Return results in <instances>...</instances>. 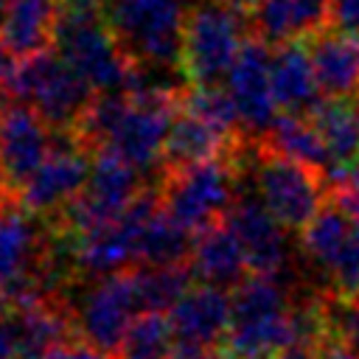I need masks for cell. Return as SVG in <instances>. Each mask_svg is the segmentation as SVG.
Returning a JSON list of instances; mask_svg holds the SVG:
<instances>
[{
	"mask_svg": "<svg viewBox=\"0 0 359 359\" xmlns=\"http://www.w3.org/2000/svg\"><path fill=\"white\" fill-rule=\"evenodd\" d=\"M230 331L224 351L236 359H278L294 345L289 297L275 275H247L233 292Z\"/></svg>",
	"mask_w": 359,
	"mask_h": 359,
	"instance_id": "6da1fadb",
	"label": "cell"
},
{
	"mask_svg": "<svg viewBox=\"0 0 359 359\" xmlns=\"http://www.w3.org/2000/svg\"><path fill=\"white\" fill-rule=\"evenodd\" d=\"M250 14L230 0H202L185 14L182 76L188 84H224L244 39Z\"/></svg>",
	"mask_w": 359,
	"mask_h": 359,
	"instance_id": "7a4b0ae2",
	"label": "cell"
},
{
	"mask_svg": "<svg viewBox=\"0 0 359 359\" xmlns=\"http://www.w3.org/2000/svg\"><path fill=\"white\" fill-rule=\"evenodd\" d=\"M182 0H104V20L132 65L182 67Z\"/></svg>",
	"mask_w": 359,
	"mask_h": 359,
	"instance_id": "3957f363",
	"label": "cell"
},
{
	"mask_svg": "<svg viewBox=\"0 0 359 359\" xmlns=\"http://www.w3.org/2000/svg\"><path fill=\"white\" fill-rule=\"evenodd\" d=\"M241 174L244 171L233 160V151L180 171H163V182L157 185L163 210L191 233H202L224 222L238 199Z\"/></svg>",
	"mask_w": 359,
	"mask_h": 359,
	"instance_id": "277c9868",
	"label": "cell"
},
{
	"mask_svg": "<svg viewBox=\"0 0 359 359\" xmlns=\"http://www.w3.org/2000/svg\"><path fill=\"white\" fill-rule=\"evenodd\" d=\"M8 95L31 104L50 129H73L98 95L87 79H81L56 48L25 56L8 76Z\"/></svg>",
	"mask_w": 359,
	"mask_h": 359,
	"instance_id": "5b68a950",
	"label": "cell"
},
{
	"mask_svg": "<svg viewBox=\"0 0 359 359\" xmlns=\"http://www.w3.org/2000/svg\"><path fill=\"white\" fill-rule=\"evenodd\" d=\"M247 163L252 168L258 199L286 230H303L328 199L317 168L269 149L261 137L255 140Z\"/></svg>",
	"mask_w": 359,
	"mask_h": 359,
	"instance_id": "8992f818",
	"label": "cell"
},
{
	"mask_svg": "<svg viewBox=\"0 0 359 359\" xmlns=\"http://www.w3.org/2000/svg\"><path fill=\"white\" fill-rule=\"evenodd\" d=\"M140 191V168L126 163L121 154L101 149L93 154L90 177L79 196L70 205H65L56 216H48V222L73 233H87L115 222Z\"/></svg>",
	"mask_w": 359,
	"mask_h": 359,
	"instance_id": "52a82bcc",
	"label": "cell"
},
{
	"mask_svg": "<svg viewBox=\"0 0 359 359\" xmlns=\"http://www.w3.org/2000/svg\"><path fill=\"white\" fill-rule=\"evenodd\" d=\"M137 314H143V309L137 297L135 269H123L115 275L93 278V286L81 294L73 320L81 339L107 353H115Z\"/></svg>",
	"mask_w": 359,
	"mask_h": 359,
	"instance_id": "ba28073f",
	"label": "cell"
},
{
	"mask_svg": "<svg viewBox=\"0 0 359 359\" xmlns=\"http://www.w3.org/2000/svg\"><path fill=\"white\" fill-rule=\"evenodd\" d=\"M42 216L25 210L14 194L0 205V294L11 306L28 303L31 275L48 241V224Z\"/></svg>",
	"mask_w": 359,
	"mask_h": 359,
	"instance_id": "9c48e42d",
	"label": "cell"
},
{
	"mask_svg": "<svg viewBox=\"0 0 359 359\" xmlns=\"http://www.w3.org/2000/svg\"><path fill=\"white\" fill-rule=\"evenodd\" d=\"M269 65H272V45L250 34L224 79V87L236 101L241 126L250 137H264L275 123V118L280 115L278 112L280 107L272 93Z\"/></svg>",
	"mask_w": 359,
	"mask_h": 359,
	"instance_id": "30bf717a",
	"label": "cell"
},
{
	"mask_svg": "<svg viewBox=\"0 0 359 359\" xmlns=\"http://www.w3.org/2000/svg\"><path fill=\"white\" fill-rule=\"evenodd\" d=\"M182 95H129L104 149L121 154L135 168H151L165 146V135L180 109Z\"/></svg>",
	"mask_w": 359,
	"mask_h": 359,
	"instance_id": "8fae6325",
	"label": "cell"
},
{
	"mask_svg": "<svg viewBox=\"0 0 359 359\" xmlns=\"http://www.w3.org/2000/svg\"><path fill=\"white\" fill-rule=\"evenodd\" d=\"M53 140V129L31 104L8 98L0 109V165L11 194L48 160Z\"/></svg>",
	"mask_w": 359,
	"mask_h": 359,
	"instance_id": "7c38bea8",
	"label": "cell"
},
{
	"mask_svg": "<svg viewBox=\"0 0 359 359\" xmlns=\"http://www.w3.org/2000/svg\"><path fill=\"white\" fill-rule=\"evenodd\" d=\"M87 154L90 151H84L76 143L56 146L48 154V160L14 191L17 202L42 219L56 216L84 188V182L90 177V163H93V157H87Z\"/></svg>",
	"mask_w": 359,
	"mask_h": 359,
	"instance_id": "4fadbf2b",
	"label": "cell"
},
{
	"mask_svg": "<svg viewBox=\"0 0 359 359\" xmlns=\"http://www.w3.org/2000/svg\"><path fill=\"white\" fill-rule=\"evenodd\" d=\"M230 314H233L230 289L210 283L191 286L168 309L177 348H191V351L219 348L230 331Z\"/></svg>",
	"mask_w": 359,
	"mask_h": 359,
	"instance_id": "5bb4252c",
	"label": "cell"
},
{
	"mask_svg": "<svg viewBox=\"0 0 359 359\" xmlns=\"http://www.w3.org/2000/svg\"><path fill=\"white\" fill-rule=\"evenodd\" d=\"M224 222L238 236L250 269L255 275H278L283 269L286 227L266 210L261 199H236Z\"/></svg>",
	"mask_w": 359,
	"mask_h": 359,
	"instance_id": "9a60e30c",
	"label": "cell"
},
{
	"mask_svg": "<svg viewBox=\"0 0 359 359\" xmlns=\"http://www.w3.org/2000/svg\"><path fill=\"white\" fill-rule=\"evenodd\" d=\"M247 135H227L219 126H213L210 121L199 118L196 112L185 109L180 104L171 129L165 135V146L160 154V165L163 171H180L205 160H216V157H227L238 140Z\"/></svg>",
	"mask_w": 359,
	"mask_h": 359,
	"instance_id": "2e32d148",
	"label": "cell"
},
{
	"mask_svg": "<svg viewBox=\"0 0 359 359\" xmlns=\"http://www.w3.org/2000/svg\"><path fill=\"white\" fill-rule=\"evenodd\" d=\"M303 42L306 39H292V42L272 45L269 76H272V93H275V101H278L280 112L309 118L325 95L320 90L309 45H303Z\"/></svg>",
	"mask_w": 359,
	"mask_h": 359,
	"instance_id": "e0dca14e",
	"label": "cell"
},
{
	"mask_svg": "<svg viewBox=\"0 0 359 359\" xmlns=\"http://www.w3.org/2000/svg\"><path fill=\"white\" fill-rule=\"evenodd\" d=\"M250 14V34L269 45L311 39L331 28V0H261Z\"/></svg>",
	"mask_w": 359,
	"mask_h": 359,
	"instance_id": "ac0fdd59",
	"label": "cell"
},
{
	"mask_svg": "<svg viewBox=\"0 0 359 359\" xmlns=\"http://www.w3.org/2000/svg\"><path fill=\"white\" fill-rule=\"evenodd\" d=\"M188 266L199 283H210L222 289H236L247 275H252L244 247L238 236L227 227V222H219L196 233Z\"/></svg>",
	"mask_w": 359,
	"mask_h": 359,
	"instance_id": "d6986e66",
	"label": "cell"
},
{
	"mask_svg": "<svg viewBox=\"0 0 359 359\" xmlns=\"http://www.w3.org/2000/svg\"><path fill=\"white\" fill-rule=\"evenodd\" d=\"M59 0H8L0 17V36L17 59L42 53L56 42Z\"/></svg>",
	"mask_w": 359,
	"mask_h": 359,
	"instance_id": "ffe728a7",
	"label": "cell"
},
{
	"mask_svg": "<svg viewBox=\"0 0 359 359\" xmlns=\"http://www.w3.org/2000/svg\"><path fill=\"white\" fill-rule=\"evenodd\" d=\"M359 224V216L353 210H348L339 199L328 196L325 205L311 216V222L300 230L303 238V250L311 261H317L325 272L334 266V261L339 258V252L348 247L353 230Z\"/></svg>",
	"mask_w": 359,
	"mask_h": 359,
	"instance_id": "44dd1931",
	"label": "cell"
},
{
	"mask_svg": "<svg viewBox=\"0 0 359 359\" xmlns=\"http://www.w3.org/2000/svg\"><path fill=\"white\" fill-rule=\"evenodd\" d=\"M309 118L317 126L331 163H359V98L356 95L323 98Z\"/></svg>",
	"mask_w": 359,
	"mask_h": 359,
	"instance_id": "7402d4cb",
	"label": "cell"
},
{
	"mask_svg": "<svg viewBox=\"0 0 359 359\" xmlns=\"http://www.w3.org/2000/svg\"><path fill=\"white\" fill-rule=\"evenodd\" d=\"M196 233L174 222L163 208L143 224L137 236V266H177L188 264L191 250H194Z\"/></svg>",
	"mask_w": 359,
	"mask_h": 359,
	"instance_id": "603a6c76",
	"label": "cell"
},
{
	"mask_svg": "<svg viewBox=\"0 0 359 359\" xmlns=\"http://www.w3.org/2000/svg\"><path fill=\"white\" fill-rule=\"evenodd\" d=\"M261 140L269 149H275V151H280V154H286V157H292L297 163H306V165H311L317 171H323L331 163L328 149H325L317 126L306 115L280 112Z\"/></svg>",
	"mask_w": 359,
	"mask_h": 359,
	"instance_id": "cb8c5ba5",
	"label": "cell"
},
{
	"mask_svg": "<svg viewBox=\"0 0 359 359\" xmlns=\"http://www.w3.org/2000/svg\"><path fill=\"white\" fill-rule=\"evenodd\" d=\"M177 337L168 311H143L123 334L112 359H174Z\"/></svg>",
	"mask_w": 359,
	"mask_h": 359,
	"instance_id": "d4e9b609",
	"label": "cell"
},
{
	"mask_svg": "<svg viewBox=\"0 0 359 359\" xmlns=\"http://www.w3.org/2000/svg\"><path fill=\"white\" fill-rule=\"evenodd\" d=\"M194 272L188 264L177 266H140L135 269V283H137V297L143 311H168L191 286H194Z\"/></svg>",
	"mask_w": 359,
	"mask_h": 359,
	"instance_id": "484cf974",
	"label": "cell"
},
{
	"mask_svg": "<svg viewBox=\"0 0 359 359\" xmlns=\"http://www.w3.org/2000/svg\"><path fill=\"white\" fill-rule=\"evenodd\" d=\"M180 104L191 112H196L199 118L210 121L213 126H219L227 135H247L241 126V115L236 109V101L230 98L224 84H208V87H196L188 84Z\"/></svg>",
	"mask_w": 359,
	"mask_h": 359,
	"instance_id": "4316f807",
	"label": "cell"
},
{
	"mask_svg": "<svg viewBox=\"0 0 359 359\" xmlns=\"http://www.w3.org/2000/svg\"><path fill=\"white\" fill-rule=\"evenodd\" d=\"M325 314H328V328L331 339L348 348L359 359V292L356 294H339V292H325L323 294Z\"/></svg>",
	"mask_w": 359,
	"mask_h": 359,
	"instance_id": "83f0119b",
	"label": "cell"
},
{
	"mask_svg": "<svg viewBox=\"0 0 359 359\" xmlns=\"http://www.w3.org/2000/svg\"><path fill=\"white\" fill-rule=\"evenodd\" d=\"M45 359H112V353H107V351H101V348L90 345L87 339L76 337V339H70V342H65V345L53 348Z\"/></svg>",
	"mask_w": 359,
	"mask_h": 359,
	"instance_id": "f1b7e54d",
	"label": "cell"
},
{
	"mask_svg": "<svg viewBox=\"0 0 359 359\" xmlns=\"http://www.w3.org/2000/svg\"><path fill=\"white\" fill-rule=\"evenodd\" d=\"M331 25L339 31H359V0H331Z\"/></svg>",
	"mask_w": 359,
	"mask_h": 359,
	"instance_id": "f546056e",
	"label": "cell"
},
{
	"mask_svg": "<svg viewBox=\"0 0 359 359\" xmlns=\"http://www.w3.org/2000/svg\"><path fill=\"white\" fill-rule=\"evenodd\" d=\"M174 359H236L233 353H222V351H191V348H177V353H174Z\"/></svg>",
	"mask_w": 359,
	"mask_h": 359,
	"instance_id": "4dcf8cb0",
	"label": "cell"
},
{
	"mask_svg": "<svg viewBox=\"0 0 359 359\" xmlns=\"http://www.w3.org/2000/svg\"><path fill=\"white\" fill-rule=\"evenodd\" d=\"M17 62H20V59L14 56V50H11V48L6 45V39L0 36V79H3V81H8L11 70L17 67Z\"/></svg>",
	"mask_w": 359,
	"mask_h": 359,
	"instance_id": "1f68e13d",
	"label": "cell"
},
{
	"mask_svg": "<svg viewBox=\"0 0 359 359\" xmlns=\"http://www.w3.org/2000/svg\"><path fill=\"white\" fill-rule=\"evenodd\" d=\"M278 359H323V353H320V351H314V348L292 345V348H286L283 353H278Z\"/></svg>",
	"mask_w": 359,
	"mask_h": 359,
	"instance_id": "d6a6232c",
	"label": "cell"
},
{
	"mask_svg": "<svg viewBox=\"0 0 359 359\" xmlns=\"http://www.w3.org/2000/svg\"><path fill=\"white\" fill-rule=\"evenodd\" d=\"M320 353H323V359H356V356H353L348 348H342L339 342H331V345H325Z\"/></svg>",
	"mask_w": 359,
	"mask_h": 359,
	"instance_id": "836d02e7",
	"label": "cell"
},
{
	"mask_svg": "<svg viewBox=\"0 0 359 359\" xmlns=\"http://www.w3.org/2000/svg\"><path fill=\"white\" fill-rule=\"evenodd\" d=\"M8 98H11V95H8V84H6L3 79H0V109H3L6 104H8Z\"/></svg>",
	"mask_w": 359,
	"mask_h": 359,
	"instance_id": "e575fe53",
	"label": "cell"
},
{
	"mask_svg": "<svg viewBox=\"0 0 359 359\" xmlns=\"http://www.w3.org/2000/svg\"><path fill=\"white\" fill-rule=\"evenodd\" d=\"M230 3H236L238 8H244V11H250V8H255L261 0H230Z\"/></svg>",
	"mask_w": 359,
	"mask_h": 359,
	"instance_id": "d590c367",
	"label": "cell"
},
{
	"mask_svg": "<svg viewBox=\"0 0 359 359\" xmlns=\"http://www.w3.org/2000/svg\"><path fill=\"white\" fill-rule=\"evenodd\" d=\"M6 3H8V0H0V8H6Z\"/></svg>",
	"mask_w": 359,
	"mask_h": 359,
	"instance_id": "8d00e7d4",
	"label": "cell"
}]
</instances>
